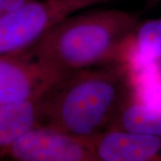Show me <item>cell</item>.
I'll return each instance as SVG.
<instances>
[{
	"label": "cell",
	"instance_id": "obj_1",
	"mask_svg": "<svg viewBox=\"0 0 161 161\" xmlns=\"http://www.w3.org/2000/svg\"><path fill=\"white\" fill-rule=\"evenodd\" d=\"M131 85L130 67L121 61L71 72L41 97L43 127L76 138L108 130Z\"/></svg>",
	"mask_w": 161,
	"mask_h": 161
},
{
	"label": "cell",
	"instance_id": "obj_2",
	"mask_svg": "<svg viewBox=\"0 0 161 161\" xmlns=\"http://www.w3.org/2000/svg\"><path fill=\"white\" fill-rule=\"evenodd\" d=\"M140 22L138 14L117 9L71 15L28 49L38 60L65 75L119 61L125 40Z\"/></svg>",
	"mask_w": 161,
	"mask_h": 161
},
{
	"label": "cell",
	"instance_id": "obj_3",
	"mask_svg": "<svg viewBox=\"0 0 161 161\" xmlns=\"http://www.w3.org/2000/svg\"><path fill=\"white\" fill-rule=\"evenodd\" d=\"M111 0H33L0 16V55L26 50L58 23L85 7Z\"/></svg>",
	"mask_w": 161,
	"mask_h": 161
},
{
	"label": "cell",
	"instance_id": "obj_4",
	"mask_svg": "<svg viewBox=\"0 0 161 161\" xmlns=\"http://www.w3.org/2000/svg\"><path fill=\"white\" fill-rule=\"evenodd\" d=\"M131 70V91L109 129L161 136V62Z\"/></svg>",
	"mask_w": 161,
	"mask_h": 161
},
{
	"label": "cell",
	"instance_id": "obj_5",
	"mask_svg": "<svg viewBox=\"0 0 161 161\" xmlns=\"http://www.w3.org/2000/svg\"><path fill=\"white\" fill-rule=\"evenodd\" d=\"M63 76L29 49L0 55V105L41 98Z\"/></svg>",
	"mask_w": 161,
	"mask_h": 161
},
{
	"label": "cell",
	"instance_id": "obj_6",
	"mask_svg": "<svg viewBox=\"0 0 161 161\" xmlns=\"http://www.w3.org/2000/svg\"><path fill=\"white\" fill-rule=\"evenodd\" d=\"M3 158L12 161H102L80 140L45 127L19 139Z\"/></svg>",
	"mask_w": 161,
	"mask_h": 161
},
{
	"label": "cell",
	"instance_id": "obj_7",
	"mask_svg": "<svg viewBox=\"0 0 161 161\" xmlns=\"http://www.w3.org/2000/svg\"><path fill=\"white\" fill-rule=\"evenodd\" d=\"M77 139L102 161H161V136L158 135L108 129Z\"/></svg>",
	"mask_w": 161,
	"mask_h": 161
},
{
	"label": "cell",
	"instance_id": "obj_8",
	"mask_svg": "<svg viewBox=\"0 0 161 161\" xmlns=\"http://www.w3.org/2000/svg\"><path fill=\"white\" fill-rule=\"evenodd\" d=\"M41 98L0 105V151L3 158L19 139L43 127Z\"/></svg>",
	"mask_w": 161,
	"mask_h": 161
},
{
	"label": "cell",
	"instance_id": "obj_9",
	"mask_svg": "<svg viewBox=\"0 0 161 161\" xmlns=\"http://www.w3.org/2000/svg\"><path fill=\"white\" fill-rule=\"evenodd\" d=\"M119 61L133 69L161 62V17L137 24L123 46Z\"/></svg>",
	"mask_w": 161,
	"mask_h": 161
},
{
	"label": "cell",
	"instance_id": "obj_10",
	"mask_svg": "<svg viewBox=\"0 0 161 161\" xmlns=\"http://www.w3.org/2000/svg\"><path fill=\"white\" fill-rule=\"evenodd\" d=\"M33 0H0V16L14 12Z\"/></svg>",
	"mask_w": 161,
	"mask_h": 161
},
{
	"label": "cell",
	"instance_id": "obj_11",
	"mask_svg": "<svg viewBox=\"0 0 161 161\" xmlns=\"http://www.w3.org/2000/svg\"><path fill=\"white\" fill-rule=\"evenodd\" d=\"M145 5V9H150L161 5V0H142Z\"/></svg>",
	"mask_w": 161,
	"mask_h": 161
},
{
	"label": "cell",
	"instance_id": "obj_12",
	"mask_svg": "<svg viewBox=\"0 0 161 161\" xmlns=\"http://www.w3.org/2000/svg\"><path fill=\"white\" fill-rule=\"evenodd\" d=\"M6 161H12V160H9V159H8V160H6Z\"/></svg>",
	"mask_w": 161,
	"mask_h": 161
}]
</instances>
